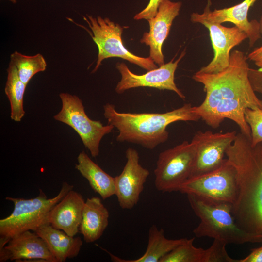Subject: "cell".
<instances>
[{
    "instance_id": "cell-1",
    "label": "cell",
    "mask_w": 262,
    "mask_h": 262,
    "mask_svg": "<svg viewBox=\"0 0 262 262\" xmlns=\"http://www.w3.org/2000/svg\"><path fill=\"white\" fill-rule=\"evenodd\" d=\"M247 57L235 50L230 53L229 66L217 73H195L192 78L202 83L206 96L199 105L192 107V112L208 125L218 128L225 119L234 121L241 132L251 139V131L244 113L247 108L262 109L251 85Z\"/></svg>"
},
{
    "instance_id": "cell-13",
    "label": "cell",
    "mask_w": 262,
    "mask_h": 262,
    "mask_svg": "<svg viewBox=\"0 0 262 262\" xmlns=\"http://www.w3.org/2000/svg\"><path fill=\"white\" fill-rule=\"evenodd\" d=\"M126 158L122 171L115 177V195L120 207L130 210L138 202L149 172L140 164L139 155L136 149L128 148L126 151Z\"/></svg>"
},
{
    "instance_id": "cell-28",
    "label": "cell",
    "mask_w": 262,
    "mask_h": 262,
    "mask_svg": "<svg viewBox=\"0 0 262 262\" xmlns=\"http://www.w3.org/2000/svg\"><path fill=\"white\" fill-rule=\"evenodd\" d=\"M239 262H262V246L251 249L245 258L239 260Z\"/></svg>"
},
{
    "instance_id": "cell-25",
    "label": "cell",
    "mask_w": 262,
    "mask_h": 262,
    "mask_svg": "<svg viewBox=\"0 0 262 262\" xmlns=\"http://www.w3.org/2000/svg\"><path fill=\"white\" fill-rule=\"evenodd\" d=\"M245 119L251 131V144L254 147L262 142V109L247 108Z\"/></svg>"
},
{
    "instance_id": "cell-26",
    "label": "cell",
    "mask_w": 262,
    "mask_h": 262,
    "mask_svg": "<svg viewBox=\"0 0 262 262\" xmlns=\"http://www.w3.org/2000/svg\"><path fill=\"white\" fill-rule=\"evenodd\" d=\"M162 0H150L148 4L134 16L135 20H148L154 17Z\"/></svg>"
},
{
    "instance_id": "cell-6",
    "label": "cell",
    "mask_w": 262,
    "mask_h": 262,
    "mask_svg": "<svg viewBox=\"0 0 262 262\" xmlns=\"http://www.w3.org/2000/svg\"><path fill=\"white\" fill-rule=\"evenodd\" d=\"M83 19L87 22L90 31H87L98 48V59L92 72H96L103 60L111 57H119L135 64L149 71L158 67L150 57L134 55L124 46L122 40L123 27L107 17H94L86 15Z\"/></svg>"
},
{
    "instance_id": "cell-5",
    "label": "cell",
    "mask_w": 262,
    "mask_h": 262,
    "mask_svg": "<svg viewBox=\"0 0 262 262\" xmlns=\"http://www.w3.org/2000/svg\"><path fill=\"white\" fill-rule=\"evenodd\" d=\"M73 186L64 182L59 193L48 198L41 189L35 197L24 199L9 196L7 200L14 204L12 213L0 220V236L10 239L16 235L27 230L35 231L41 226L49 224V214L56 204Z\"/></svg>"
},
{
    "instance_id": "cell-8",
    "label": "cell",
    "mask_w": 262,
    "mask_h": 262,
    "mask_svg": "<svg viewBox=\"0 0 262 262\" xmlns=\"http://www.w3.org/2000/svg\"><path fill=\"white\" fill-rule=\"evenodd\" d=\"M59 97L62 108L54 118L72 128L78 133L91 156L97 157L99 153L101 139L111 133L114 127L108 124L103 125L100 121L90 119L85 113L82 100L78 96L61 93Z\"/></svg>"
},
{
    "instance_id": "cell-14",
    "label": "cell",
    "mask_w": 262,
    "mask_h": 262,
    "mask_svg": "<svg viewBox=\"0 0 262 262\" xmlns=\"http://www.w3.org/2000/svg\"><path fill=\"white\" fill-rule=\"evenodd\" d=\"M181 5L180 1L162 0L155 16L147 20L149 30L143 34L140 42L149 47V57L159 66L164 64L162 46Z\"/></svg>"
},
{
    "instance_id": "cell-7",
    "label": "cell",
    "mask_w": 262,
    "mask_h": 262,
    "mask_svg": "<svg viewBox=\"0 0 262 262\" xmlns=\"http://www.w3.org/2000/svg\"><path fill=\"white\" fill-rule=\"evenodd\" d=\"M196 154V145L192 141H184L161 152L154 171L157 190L162 192L179 191L190 178Z\"/></svg>"
},
{
    "instance_id": "cell-30",
    "label": "cell",
    "mask_w": 262,
    "mask_h": 262,
    "mask_svg": "<svg viewBox=\"0 0 262 262\" xmlns=\"http://www.w3.org/2000/svg\"><path fill=\"white\" fill-rule=\"evenodd\" d=\"M10 239L0 237V262H3L10 260V257L8 250L5 248V246L8 243Z\"/></svg>"
},
{
    "instance_id": "cell-22",
    "label": "cell",
    "mask_w": 262,
    "mask_h": 262,
    "mask_svg": "<svg viewBox=\"0 0 262 262\" xmlns=\"http://www.w3.org/2000/svg\"><path fill=\"white\" fill-rule=\"evenodd\" d=\"M7 71L4 91L10 102V117L13 120L19 122L25 113L23 108V98L27 85L20 80L16 68L10 62Z\"/></svg>"
},
{
    "instance_id": "cell-10",
    "label": "cell",
    "mask_w": 262,
    "mask_h": 262,
    "mask_svg": "<svg viewBox=\"0 0 262 262\" xmlns=\"http://www.w3.org/2000/svg\"><path fill=\"white\" fill-rule=\"evenodd\" d=\"M236 135V131L225 133L197 131L191 140L195 144L196 154L189 178L205 174L220 166L226 159L224 156L226 150L233 143Z\"/></svg>"
},
{
    "instance_id": "cell-4",
    "label": "cell",
    "mask_w": 262,
    "mask_h": 262,
    "mask_svg": "<svg viewBox=\"0 0 262 262\" xmlns=\"http://www.w3.org/2000/svg\"><path fill=\"white\" fill-rule=\"evenodd\" d=\"M187 196L192 210L200 221L193 230L196 237L212 238L227 244L253 243L251 237L236 223L231 213V204L194 194H187Z\"/></svg>"
},
{
    "instance_id": "cell-17",
    "label": "cell",
    "mask_w": 262,
    "mask_h": 262,
    "mask_svg": "<svg viewBox=\"0 0 262 262\" xmlns=\"http://www.w3.org/2000/svg\"><path fill=\"white\" fill-rule=\"evenodd\" d=\"M11 261L42 259L48 262H57L43 239L35 232L27 230L11 238L5 246Z\"/></svg>"
},
{
    "instance_id": "cell-29",
    "label": "cell",
    "mask_w": 262,
    "mask_h": 262,
    "mask_svg": "<svg viewBox=\"0 0 262 262\" xmlns=\"http://www.w3.org/2000/svg\"><path fill=\"white\" fill-rule=\"evenodd\" d=\"M247 58L253 61L259 67V69L262 71V45L252 51L248 54Z\"/></svg>"
},
{
    "instance_id": "cell-15",
    "label": "cell",
    "mask_w": 262,
    "mask_h": 262,
    "mask_svg": "<svg viewBox=\"0 0 262 262\" xmlns=\"http://www.w3.org/2000/svg\"><path fill=\"white\" fill-rule=\"evenodd\" d=\"M257 0H244L241 3L229 8L210 9L211 1L208 0L204 12L202 14L195 13V15L208 21L221 24L229 22L244 32L249 40V46L252 47L261 38L260 24L257 20L249 21L248 13L250 8Z\"/></svg>"
},
{
    "instance_id": "cell-32",
    "label": "cell",
    "mask_w": 262,
    "mask_h": 262,
    "mask_svg": "<svg viewBox=\"0 0 262 262\" xmlns=\"http://www.w3.org/2000/svg\"><path fill=\"white\" fill-rule=\"evenodd\" d=\"M13 3H16L17 2V0H8Z\"/></svg>"
},
{
    "instance_id": "cell-23",
    "label": "cell",
    "mask_w": 262,
    "mask_h": 262,
    "mask_svg": "<svg viewBox=\"0 0 262 262\" xmlns=\"http://www.w3.org/2000/svg\"><path fill=\"white\" fill-rule=\"evenodd\" d=\"M195 238L186 239L181 244L162 257L159 262H211L210 248L195 246Z\"/></svg>"
},
{
    "instance_id": "cell-16",
    "label": "cell",
    "mask_w": 262,
    "mask_h": 262,
    "mask_svg": "<svg viewBox=\"0 0 262 262\" xmlns=\"http://www.w3.org/2000/svg\"><path fill=\"white\" fill-rule=\"evenodd\" d=\"M85 202L81 194L70 190L50 211L49 223L70 236H75L79 232Z\"/></svg>"
},
{
    "instance_id": "cell-18",
    "label": "cell",
    "mask_w": 262,
    "mask_h": 262,
    "mask_svg": "<svg viewBox=\"0 0 262 262\" xmlns=\"http://www.w3.org/2000/svg\"><path fill=\"white\" fill-rule=\"evenodd\" d=\"M34 232L43 239L57 262L77 257L82 245L80 237L70 236L49 224L41 226Z\"/></svg>"
},
{
    "instance_id": "cell-31",
    "label": "cell",
    "mask_w": 262,
    "mask_h": 262,
    "mask_svg": "<svg viewBox=\"0 0 262 262\" xmlns=\"http://www.w3.org/2000/svg\"><path fill=\"white\" fill-rule=\"evenodd\" d=\"M259 24H260V33H261V34H262V16L261 17V19H260V22H259Z\"/></svg>"
},
{
    "instance_id": "cell-21",
    "label": "cell",
    "mask_w": 262,
    "mask_h": 262,
    "mask_svg": "<svg viewBox=\"0 0 262 262\" xmlns=\"http://www.w3.org/2000/svg\"><path fill=\"white\" fill-rule=\"evenodd\" d=\"M186 239H167L164 236L163 229H159L155 225H153L149 229L146 251L139 258L124 260L103 249L110 256L112 261L115 262H159L162 257L183 243Z\"/></svg>"
},
{
    "instance_id": "cell-3",
    "label": "cell",
    "mask_w": 262,
    "mask_h": 262,
    "mask_svg": "<svg viewBox=\"0 0 262 262\" xmlns=\"http://www.w3.org/2000/svg\"><path fill=\"white\" fill-rule=\"evenodd\" d=\"M191 103L165 113L121 112L107 103L103 115L108 124L117 129L116 140L139 145L152 150L165 142L169 136L167 126L177 121H197L200 117L192 112Z\"/></svg>"
},
{
    "instance_id": "cell-9",
    "label": "cell",
    "mask_w": 262,
    "mask_h": 262,
    "mask_svg": "<svg viewBox=\"0 0 262 262\" xmlns=\"http://www.w3.org/2000/svg\"><path fill=\"white\" fill-rule=\"evenodd\" d=\"M179 191L232 205L236 200L237 191L236 169L226 158L216 169L188 179L180 187Z\"/></svg>"
},
{
    "instance_id": "cell-19",
    "label": "cell",
    "mask_w": 262,
    "mask_h": 262,
    "mask_svg": "<svg viewBox=\"0 0 262 262\" xmlns=\"http://www.w3.org/2000/svg\"><path fill=\"white\" fill-rule=\"evenodd\" d=\"M109 213L100 198H87L82 212L79 232L86 243L99 239L108 225Z\"/></svg>"
},
{
    "instance_id": "cell-27",
    "label": "cell",
    "mask_w": 262,
    "mask_h": 262,
    "mask_svg": "<svg viewBox=\"0 0 262 262\" xmlns=\"http://www.w3.org/2000/svg\"><path fill=\"white\" fill-rule=\"evenodd\" d=\"M248 75L254 91L262 94V71L249 68Z\"/></svg>"
},
{
    "instance_id": "cell-20",
    "label": "cell",
    "mask_w": 262,
    "mask_h": 262,
    "mask_svg": "<svg viewBox=\"0 0 262 262\" xmlns=\"http://www.w3.org/2000/svg\"><path fill=\"white\" fill-rule=\"evenodd\" d=\"M75 168L88 181L91 187L103 199L115 195V179L105 172L82 151L77 157Z\"/></svg>"
},
{
    "instance_id": "cell-12",
    "label": "cell",
    "mask_w": 262,
    "mask_h": 262,
    "mask_svg": "<svg viewBox=\"0 0 262 262\" xmlns=\"http://www.w3.org/2000/svg\"><path fill=\"white\" fill-rule=\"evenodd\" d=\"M191 20L208 28L214 50L213 60L198 71L214 74L226 69L229 65L231 49L248 38L247 34L236 26L226 27L221 24L210 22L197 16L195 13L191 15Z\"/></svg>"
},
{
    "instance_id": "cell-24",
    "label": "cell",
    "mask_w": 262,
    "mask_h": 262,
    "mask_svg": "<svg viewBox=\"0 0 262 262\" xmlns=\"http://www.w3.org/2000/svg\"><path fill=\"white\" fill-rule=\"evenodd\" d=\"M10 62L15 66L19 78L26 85L34 75L45 71L47 67L46 61L40 53L28 56L15 51L11 54Z\"/></svg>"
},
{
    "instance_id": "cell-2",
    "label": "cell",
    "mask_w": 262,
    "mask_h": 262,
    "mask_svg": "<svg viewBox=\"0 0 262 262\" xmlns=\"http://www.w3.org/2000/svg\"><path fill=\"white\" fill-rule=\"evenodd\" d=\"M226 155L236 171L237 196L231 209L234 220L253 243H262V142L253 147L240 132Z\"/></svg>"
},
{
    "instance_id": "cell-11",
    "label": "cell",
    "mask_w": 262,
    "mask_h": 262,
    "mask_svg": "<svg viewBox=\"0 0 262 262\" xmlns=\"http://www.w3.org/2000/svg\"><path fill=\"white\" fill-rule=\"evenodd\" d=\"M185 54V50H184L175 61L173 62L172 59L142 75L131 72L124 63H117L116 68L121 75V79L115 88L116 92L122 94L130 89L147 87L172 91L181 99H184L185 96L176 86L174 79L178 64Z\"/></svg>"
}]
</instances>
